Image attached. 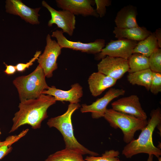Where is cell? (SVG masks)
Returning <instances> with one entry per match:
<instances>
[{"label":"cell","mask_w":161,"mask_h":161,"mask_svg":"<svg viewBox=\"0 0 161 161\" xmlns=\"http://www.w3.org/2000/svg\"><path fill=\"white\" fill-rule=\"evenodd\" d=\"M56 101L53 96L42 94L37 98L20 102L19 110L13 119V124L9 133L26 124L33 129H39L42 121L48 117V109Z\"/></svg>","instance_id":"obj_1"},{"label":"cell","mask_w":161,"mask_h":161,"mask_svg":"<svg viewBox=\"0 0 161 161\" xmlns=\"http://www.w3.org/2000/svg\"><path fill=\"white\" fill-rule=\"evenodd\" d=\"M151 118L148 121L147 125L141 130L138 137L134 139L124 147L122 154L127 158L140 153L151 154L159 158L161 155L160 148L154 145L152 135L157 127L161 133V112L158 108L153 110L151 114Z\"/></svg>","instance_id":"obj_2"},{"label":"cell","mask_w":161,"mask_h":161,"mask_svg":"<svg viewBox=\"0 0 161 161\" xmlns=\"http://www.w3.org/2000/svg\"><path fill=\"white\" fill-rule=\"evenodd\" d=\"M80 106L77 104L68 105L67 110L63 114L49 119L47 124L49 127H55L62 134L65 144V148L76 151L82 155L88 154L97 156L99 154L85 147L79 143L74 136L72 121V116Z\"/></svg>","instance_id":"obj_3"},{"label":"cell","mask_w":161,"mask_h":161,"mask_svg":"<svg viewBox=\"0 0 161 161\" xmlns=\"http://www.w3.org/2000/svg\"><path fill=\"white\" fill-rule=\"evenodd\" d=\"M42 69L38 65L29 74L16 78L13 83L16 88L20 102L39 97L49 87Z\"/></svg>","instance_id":"obj_4"},{"label":"cell","mask_w":161,"mask_h":161,"mask_svg":"<svg viewBox=\"0 0 161 161\" xmlns=\"http://www.w3.org/2000/svg\"><path fill=\"white\" fill-rule=\"evenodd\" d=\"M103 117L112 128H119L122 130L123 141L127 144L135 139L136 131L141 130L148 123L147 119L140 118L112 109H107Z\"/></svg>","instance_id":"obj_5"},{"label":"cell","mask_w":161,"mask_h":161,"mask_svg":"<svg viewBox=\"0 0 161 161\" xmlns=\"http://www.w3.org/2000/svg\"><path fill=\"white\" fill-rule=\"evenodd\" d=\"M46 45L43 53L38 60L39 65L42 69L45 77L49 78L53 75V72L58 68L57 58L61 52V48L55 40L48 34Z\"/></svg>","instance_id":"obj_6"},{"label":"cell","mask_w":161,"mask_h":161,"mask_svg":"<svg viewBox=\"0 0 161 161\" xmlns=\"http://www.w3.org/2000/svg\"><path fill=\"white\" fill-rule=\"evenodd\" d=\"M62 30H56L52 32L51 36L55 38L57 42L62 49L69 48L80 51L88 54L96 55L100 52L105 46V41L103 39H98L89 43L80 41H74L67 39Z\"/></svg>","instance_id":"obj_7"},{"label":"cell","mask_w":161,"mask_h":161,"mask_svg":"<svg viewBox=\"0 0 161 161\" xmlns=\"http://www.w3.org/2000/svg\"><path fill=\"white\" fill-rule=\"evenodd\" d=\"M138 42L126 39L111 40L100 52L95 55V59L99 60L108 56L128 59Z\"/></svg>","instance_id":"obj_8"},{"label":"cell","mask_w":161,"mask_h":161,"mask_svg":"<svg viewBox=\"0 0 161 161\" xmlns=\"http://www.w3.org/2000/svg\"><path fill=\"white\" fill-rule=\"evenodd\" d=\"M42 5L48 10L51 14V19L48 22V26L51 27L53 24H56L64 33L70 36L72 35L75 28V16L67 10H56L45 1H42Z\"/></svg>","instance_id":"obj_9"},{"label":"cell","mask_w":161,"mask_h":161,"mask_svg":"<svg viewBox=\"0 0 161 161\" xmlns=\"http://www.w3.org/2000/svg\"><path fill=\"white\" fill-rule=\"evenodd\" d=\"M125 93L123 89L111 88L102 97L97 99L92 104H82L80 111L83 113L91 112L94 119L103 117L109 103L114 99L124 95Z\"/></svg>","instance_id":"obj_10"},{"label":"cell","mask_w":161,"mask_h":161,"mask_svg":"<svg viewBox=\"0 0 161 161\" xmlns=\"http://www.w3.org/2000/svg\"><path fill=\"white\" fill-rule=\"evenodd\" d=\"M97 67L98 72L117 80L129 69L128 59L108 56L101 59Z\"/></svg>","instance_id":"obj_11"},{"label":"cell","mask_w":161,"mask_h":161,"mask_svg":"<svg viewBox=\"0 0 161 161\" xmlns=\"http://www.w3.org/2000/svg\"><path fill=\"white\" fill-rule=\"evenodd\" d=\"M111 106L112 109L115 111L147 119L146 113L142 107L139 97L136 95L120 98L112 102Z\"/></svg>","instance_id":"obj_12"},{"label":"cell","mask_w":161,"mask_h":161,"mask_svg":"<svg viewBox=\"0 0 161 161\" xmlns=\"http://www.w3.org/2000/svg\"><path fill=\"white\" fill-rule=\"evenodd\" d=\"M57 7L62 10H68L75 15L84 17H99L92 5L95 4L92 0H56Z\"/></svg>","instance_id":"obj_13"},{"label":"cell","mask_w":161,"mask_h":161,"mask_svg":"<svg viewBox=\"0 0 161 161\" xmlns=\"http://www.w3.org/2000/svg\"><path fill=\"white\" fill-rule=\"evenodd\" d=\"M6 11L19 16L27 22L32 24H39L38 13L40 8H32L25 5L20 0H7L5 1Z\"/></svg>","instance_id":"obj_14"},{"label":"cell","mask_w":161,"mask_h":161,"mask_svg":"<svg viewBox=\"0 0 161 161\" xmlns=\"http://www.w3.org/2000/svg\"><path fill=\"white\" fill-rule=\"evenodd\" d=\"M71 87L69 90L65 91L57 89L54 86H49L42 92V94L53 96L56 101H66L71 104L78 103L83 95V88L78 83L72 84Z\"/></svg>","instance_id":"obj_15"},{"label":"cell","mask_w":161,"mask_h":161,"mask_svg":"<svg viewBox=\"0 0 161 161\" xmlns=\"http://www.w3.org/2000/svg\"><path fill=\"white\" fill-rule=\"evenodd\" d=\"M117 81L99 72L93 73L88 80L90 91L94 97L100 95L105 90L114 86Z\"/></svg>","instance_id":"obj_16"},{"label":"cell","mask_w":161,"mask_h":161,"mask_svg":"<svg viewBox=\"0 0 161 161\" xmlns=\"http://www.w3.org/2000/svg\"><path fill=\"white\" fill-rule=\"evenodd\" d=\"M137 15L136 7L131 5L124 7L117 14L114 19L116 27L127 28L139 26L137 21Z\"/></svg>","instance_id":"obj_17"},{"label":"cell","mask_w":161,"mask_h":161,"mask_svg":"<svg viewBox=\"0 0 161 161\" xmlns=\"http://www.w3.org/2000/svg\"><path fill=\"white\" fill-rule=\"evenodd\" d=\"M115 38L117 39H126L139 42L142 41L152 32L144 27L120 28L115 27L113 31Z\"/></svg>","instance_id":"obj_18"},{"label":"cell","mask_w":161,"mask_h":161,"mask_svg":"<svg viewBox=\"0 0 161 161\" xmlns=\"http://www.w3.org/2000/svg\"><path fill=\"white\" fill-rule=\"evenodd\" d=\"M153 72L149 68L129 73L127 80L132 85L144 86L148 91L150 89Z\"/></svg>","instance_id":"obj_19"},{"label":"cell","mask_w":161,"mask_h":161,"mask_svg":"<svg viewBox=\"0 0 161 161\" xmlns=\"http://www.w3.org/2000/svg\"><path fill=\"white\" fill-rule=\"evenodd\" d=\"M159 47L154 32H152L146 38L138 42L132 53H140L149 57Z\"/></svg>","instance_id":"obj_20"},{"label":"cell","mask_w":161,"mask_h":161,"mask_svg":"<svg viewBox=\"0 0 161 161\" xmlns=\"http://www.w3.org/2000/svg\"><path fill=\"white\" fill-rule=\"evenodd\" d=\"M44 161H85L83 155L74 150L65 148L49 155Z\"/></svg>","instance_id":"obj_21"},{"label":"cell","mask_w":161,"mask_h":161,"mask_svg":"<svg viewBox=\"0 0 161 161\" xmlns=\"http://www.w3.org/2000/svg\"><path fill=\"white\" fill-rule=\"evenodd\" d=\"M129 73L149 68V57L139 53H133L128 58Z\"/></svg>","instance_id":"obj_22"},{"label":"cell","mask_w":161,"mask_h":161,"mask_svg":"<svg viewBox=\"0 0 161 161\" xmlns=\"http://www.w3.org/2000/svg\"><path fill=\"white\" fill-rule=\"evenodd\" d=\"M120 154L117 150H110L106 151L100 157L87 156L85 161H121L118 157Z\"/></svg>","instance_id":"obj_23"},{"label":"cell","mask_w":161,"mask_h":161,"mask_svg":"<svg viewBox=\"0 0 161 161\" xmlns=\"http://www.w3.org/2000/svg\"><path fill=\"white\" fill-rule=\"evenodd\" d=\"M149 69L153 72L161 73V49H156L149 57Z\"/></svg>","instance_id":"obj_24"},{"label":"cell","mask_w":161,"mask_h":161,"mask_svg":"<svg viewBox=\"0 0 161 161\" xmlns=\"http://www.w3.org/2000/svg\"><path fill=\"white\" fill-rule=\"evenodd\" d=\"M149 90L154 95L161 92V73L153 72Z\"/></svg>","instance_id":"obj_25"},{"label":"cell","mask_w":161,"mask_h":161,"mask_svg":"<svg viewBox=\"0 0 161 161\" xmlns=\"http://www.w3.org/2000/svg\"><path fill=\"white\" fill-rule=\"evenodd\" d=\"M95 4L96 6V12L100 18L105 16L106 13V7L111 5V0H95Z\"/></svg>","instance_id":"obj_26"},{"label":"cell","mask_w":161,"mask_h":161,"mask_svg":"<svg viewBox=\"0 0 161 161\" xmlns=\"http://www.w3.org/2000/svg\"><path fill=\"white\" fill-rule=\"evenodd\" d=\"M41 54V51H37L34 57L29 61L26 63H19L16 65L17 71L22 72L26 69H28L33 64V63L36 60H38V57Z\"/></svg>","instance_id":"obj_27"},{"label":"cell","mask_w":161,"mask_h":161,"mask_svg":"<svg viewBox=\"0 0 161 161\" xmlns=\"http://www.w3.org/2000/svg\"><path fill=\"white\" fill-rule=\"evenodd\" d=\"M29 131L28 129L23 130L17 135L10 136L7 137L6 140L2 142H0V147L9 144H13L21 138L24 136Z\"/></svg>","instance_id":"obj_28"},{"label":"cell","mask_w":161,"mask_h":161,"mask_svg":"<svg viewBox=\"0 0 161 161\" xmlns=\"http://www.w3.org/2000/svg\"><path fill=\"white\" fill-rule=\"evenodd\" d=\"M12 144H9L0 147V160L11 152L13 149Z\"/></svg>","instance_id":"obj_29"},{"label":"cell","mask_w":161,"mask_h":161,"mask_svg":"<svg viewBox=\"0 0 161 161\" xmlns=\"http://www.w3.org/2000/svg\"><path fill=\"white\" fill-rule=\"evenodd\" d=\"M5 65L6 69L4 72L8 75H12L14 74L17 71L16 66L10 65H8L5 62H4Z\"/></svg>","instance_id":"obj_30"},{"label":"cell","mask_w":161,"mask_h":161,"mask_svg":"<svg viewBox=\"0 0 161 161\" xmlns=\"http://www.w3.org/2000/svg\"><path fill=\"white\" fill-rule=\"evenodd\" d=\"M159 48L161 47V29L159 28L154 32Z\"/></svg>","instance_id":"obj_31"},{"label":"cell","mask_w":161,"mask_h":161,"mask_svg":"<svg viewBox=\"0 0 161 161\" xmlns=\"http://www.w3.org/2000/svg\"><path fill=\"white\" fill-rule=\"evenodd\" d=\"M153 156L152 154H148V157L147 161H153Z\"/></svg>","instance_id":"obj_32"},{"label":"cell","mask_w":161,"mask_h":161,"mask_svg":"<svg viewBox=\"0 0 161 161\" xmlns=\"http://www.w3.org/2000/svg\"><path fill=\"white\" fill-rule=\"evenodd\" d=\"M158 158V161H161V157H159Z\"/></svg>","instance_id":"obj_33"},{"label":"cell","mask_w":161,"mask_h":161,"mask_svg":"<svg viewBox=\"0 0 161 161\" xmlns=\"http://www.w3.org/2000/svg\"><path fill=\"white\" fill-rule=\"evenodd\" d=\"M1 130H0V135L1 134ZM0 142H1L0 140Z\"/></svg>","instance_id":"obj_34"}]
</instances>
